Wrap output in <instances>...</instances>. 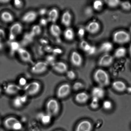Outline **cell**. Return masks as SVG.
Masks as SVG:
<instances>
[{
    "label": "cell",
    "mask_w": 131,
    "mask_h": 131,
    "mask_svg": "<svg viewBox=\"0 0 131 131\" xmlns=\"http://www.w3.org/2000/svg\"><path fill=\"white\" fill-rule=\"evenodd\" d=\"M93 78L95 81L100 86H106L110 84V76L103 69H99L96 70L94 74Z\"/></svg>",
    "instance_id": "1"
},
{
    "label": "cell",
    "mask_w": 131,
    "mask_h": 131,
    "mask_svg": "<svg viewBox=\"0 0 131 131\" xmlns=\"http://www.w3.org/2000/svg\"><path fill=\"white\" fill-rule=\"evenodd\" d=\"M4 124L6 129L10 130L19 131L23 129V125L21 122L14 117H9L5 119Z\"/></svg>",
    "instance_id": "2"
},
{
    "label": "cell",
    "mask_w": 131,
    "mask_h": 131,
    "mask_svg": "<svg viewBox=\"0 0 131 131\" xmlns=\"http://www.w3.org/2000/svg\"><path fill=\"white\" fill-rule=\"evenodd\" d=\"M130 35L123 30L115 32L113 36V39L115 43L119 44H124L128 43L131 40Z\"/></svg>",
    "instance_id": "3"
},
{
    "label": "cell",
    "mask_w": 131,
    "mask_h": 131,
    "mask_svg": "<svg viewBox=\"0 0 131 131\" xmlns=\"http://www.w3.org/2000/svg\"><path fill=\"white\" fill-rule=\"evenodd\" d=\"M46 112L52 117L58 114L60 110V105L58 101L54 99H51L46 104Z\"/></svg>",
    "instance_id": "4"
},
{
    "label": "cell",
    "mask_w": 131,
    "mask_h": 131,
    "mask_svg": "<svg viewBox=\"0 0 131 131\" xmlns=\"http://www.w3.org/2000/svg\"><path fill=\"white\" fill-rule=\"evenodd\" d=\"M41 87V85L39 82L34 81L27 83L24 87V90L28 96H34L39 92Z\"/></svg>",
    "instance_id": "5"
},
{
    "label": "cell",
    "mask_w": 131,
    "mask_h": 131,
    "mask_svg": "<svg viewBox=\"0 0 131 131\" xmlns=\"http://www.w3.org/2000/svg\"><path fill=\"white\" fill-rule=\"evenodd\" d=\"M23 25L19 23H16L13 24L10 27L9 34V39L10 41H14L18 36L22 32Z\"/></svg>",
    "instance_id": "6"
},
{
    "label": "cell",
    "mask_w": 131,
    "mask_h": 131,
    "mask_svg": "<svg viewBox=\"0 0 131 131\" xmlns=\"http://www.w3.org/2000/svg\"><path fill=\"white\" fill-rule=\"evenodd\" d=\"M48 65L46 61H38L34 63L31 68V71L34 74H42L47 71Z\"/></svg>",
    "instance_id": "7"
},
{
    "label": "cell",
    "mask_w": 131,
    "mask_h": 131,
    "mask_svg": "<svg viewBox=\"0 0 131 131\" xmlns=\"http://www.w3.org/2000/svg\"><path fill=\"white\" fill-rule=\"evenodd\" d=\"M71 91V87L70 85L67 83H64L59 87L56 94L58 98L63 99L69 95Z\"/></svg>",
    "instance_id": "8"
},
{
    "label": "cell",
    "mask_w": 131,
    "mask_h": 131,
    "mask_svg": "<svg viewBox=\"0 0 131 131\" xmlns=\"http://www.w3.org/2000/svg\"><path fill=\"white\" fill-rule=\"evenodd\" d=\"M17 52L19 57L23 62L32 64L34 63L30 52L26 49L20 47Z\"/></svg>",
    "instance_id": "9"
},
{
    "label": "cell",
    "mask_w": 131,
    "mask_h": 131,
    "mask_svg": "<svg viewBox=\"0 0 131 131\" xmlns=\"http://www.w3.org/2000/svg\"><path fill=\"white\" fill-rule=\"evenodd\" d=\"M28 96L25 94L16 96L13 100V105L16 108L22 107L28 101Z\"/></svg>",
    "instance_id": "10"
},
{
    "label": "cell",
    "mask_w": 131,
    "mask_h": 131,
    "mask_svg": "<svg viewBox=\"0 0 131 131\" xmlns=\"http://www.w3.org/2000/svg\"><path fill=\"white\" fill-rule=\"evenodd\" d=\"M21 90V87L19 85L10 83L6 85L4 87L5 93L9 95L16 94Z\"/></svg>",
    "instance_id": "11"
},
{
    "label": "cell",
    "mask_w": 131,
    "mask_h": 131,
    "mask_svg": "<svg viewBox=\"0 0 131 131\" xmlns=\"http://www.w3.org/2000/svg\"><path fill=\"white\" fill-rule=\"evenodd\" d=\"M114 60V56L108 53H106L99 60V65L102 67H108L113 63Z\"/></svg>",
    "instance_id": "12"
},
{
    "label": "cell",
    "mask_w": 131,
    "mask_h": 131,
    "mask_svg": "<svg viewBox=\"0 0 131 131\" xmlns=\"http://www.w3.org/2000/svg\"><path fill=\"white\" fill-rule=\"evenodd\" d=\"M51 66L54 70L60 74L67 72L68 71L67 65L62 61H56Z\"/></svg>",
    "instance_id": "13"
},
{
    "label": "cell",
    "mask_w": 131,
    "mask_h": 131,
    "mask_svg": "<svg viewBox=\"0 0 131 131\" xmlns=\"http://www.w3.org/2000/svg\"><path fill=\"white\" fill-rule=\"evenodd\" d=\"M38 15V13L35 11H28L23 15L22 18V20L24 23L27 24L32 23L36 20Z\"/></svg>",
    "instance_id": "14"
},
{
    "label": "cell",
    "mask_w": 131,
    "mask_h": 131,
    "mask_svg": "<svg viewBox=\"0 0 131 131\" xmlns=\"http://www.w3.org/2000/svg\"><path fill=\"white\" fill-rule=\"evenodd\" d=\"M92 125L89 121L84 120L80 122L75 128V131H92Z\"/></svg>",
    "instance_id": "15"
},
{
    "label": "cell",
    "mask_w": 131,
    "mask_h": 131,
    "mask_svg": "<svg viewBox=\"0 0 131 131\" xmlns=\"http://www.w3.org/2000/svg\"><path fill=\"white\" fill-rule=\"evenodd\" d=\"M70 59L72 64L76 67L81 66L83 63V60L82 56L76 51L72 52Z\"/></svg>",
    "instance_id": "16"
},
{
    "label": "cell",
    "mask_w": 131,
    "mask_h": 131,
    "mask_svg": "<svg viewBox=\"0 0 131 131\" xmlns=\"http://www.w3.org/2000/svg\"><path fill=\"white\" fill-rule=\"evenodd\" d=\"M101 26L96 21L91 22L86 26L85 30L88 32L92 34H96L100 30Z\"/></svg>",
    "instance_id": "17"
},
{
    "label": "cell",
    "mask_w": 131,
    "mask_h": 131,
    "mask_svg": "<svg viewBox=\"0 0 131 131\" xmlns=\"http://www.w3.org/2000/svg\"><path fill=\"white\" fill-rule=\"evenodd\" d=\"M47 19L49 22L52 24H56L58 20L59 15L58 10L56 8H53L48 11Z\"/></svg>",
    "instance_id": "18"
},
{
    "label": "cell",
    "mask_w": 131,
    "mask_h": 131,
    "mask_svg": "<svg viewBox=\"0 0 131 131\" xmlns=\"http://www.w3.org/2000/svg\"><path fill=\"white\" fill-rule=\"evenodd\" d=\"M92 97L100 100L103 98L105 95V91L103 87L99 86L94 87L92 91Z\"/></svg>",
    "instance_id": "19"
},
{
    "label": "cell",
    "mask_w": 131,
    "mask_h": 131,
    "mask_svg": "<svg viewBox=\"0 0 131 131\" xmlns=\"http://www.w3.org/2000/svg\"><path fill=\"white\" fill-rule=\"evenodd\" d=\"M72 20V15L70 13L69 11H66L61 17V24L66 27H69L71 24Z\"/></svg>",
    "instance_id": "20"
},
{
    "label": "cell",
    "mask_w": 131,
    "mask_h": 131,
    "mask_svg": "<svg viewBox=\"0 0 131 131\" xmlns=\"http://www.w3.org/2000/svg\"><path fill=\"white\" fill-rule=\"evenodd\" d=\"M113 88L117 92H122L126 90L127 87L125 83L122 81H115L112 83Z\"/></svg>",
    "instance_id": "21"
},
{
    "label": "cell",
    "mask_w": 131,
    "mask_h": 131,
    "mask_svg": "<svg viewBox=\"0 0 131 131\" xmlns=\"http://www.w3.org/2000/svg\"><path fill=\"white\" fill-rule=\"evenodd\" d=\"M51 35L56 38H59L61 34V27L56 24H52L50 28Z\"/></svg>",
    "instance_id": "22"
},
{
    "label": "cell",
    "mask_w": 131,
    "mask_h": 131,
    "mask_svg": "<svg viewBox=\"0 0 131 131\" xmlns=\"http://www.w3.org/2000/svg\"><path fill=\"white\" fill-rule=\"evenodd\" d=\"M89 99L88 95L85 92H81L77 94L75 96V100L78 103L83 104L88 101Z\"/></svg>",
    "instance_id": "23"
},
{
    "label": "cell",
    "mask_w": 131,
    "mask_h": 131,
    "mask_svg": "<svg viewBox=\"0 0 131 131\" xmlns=\"http://www.w3.org/2000/svg\"><path fill=\"white\" fill-rule=\"evenodd\" d=\"M52 116L47 113H41L38 115V119L42 124L47 125L49 124L52 120Z\"/></svg>",
    "instance_id": "24"
},
{
    "label": "cell",
    "mask_w": 131,
    "mask_h": 131,
    "mask_svg": "<svg viewBox=\"0 0 131 131\" xmlns=\"http://www.w3.org/2000/svg\"><path fill=\"white\" fill-rule=\"evenodd\" d=\"M1 18L3 21L6 23L12 22L14 20L13 15L11 13L7 11H4L1 13Z\"/></svg>",
    "instance_id": "25"
},
{
    "label": "cell",
    "mask_w": 131,
    "mask_h": 131,
    "mask_svg": "<svg viewBox=\"0 0 131 131\" xmlns=\"http://www.w3.org/2000/svg\"><path fill=\"white\" fill-rule=\"evenodd\" d=\"M113 46L112 43L110 42H105L101 45L100 47V50L105 54L108 53L112 50Z\"/></svg>",
    "instance_id": "26"
},
{
    "label": "cell",
    "mask_w": 131,
    "mask_h": 131,
    "mask_svg": "<svg viewBox=\"0 0 131 131\" xmlns=\"http://www.w3.org/2000/svg\"><path fill=\"white\" fill-rule=\"evenodd\" d=\"M65 38L68 41H72L74 39V30L71 28H67L64 32Z\"/></svg>",
    "instance_id": "27"
},
{
    "label": "cell",
    "mask_w": 131,
    "mask_h": 131,
    "mask_svg": "<svg viewBox=\"0 0 131 131\" xmlns=\"http://www.w3.org/2000/svg\"><path fill=\"white\" fill-rule=\"evenodd\" d=\"M126 52V49L125 47H119L115 51L114 53V57L118 59L122 58L125 56Z\"/></svg>",
    "instance_id": "28"
},
{
    "label": "cell",
    "mask_w": 131,
    "mask_h": 131,
    "mask_svg": "<svg viewBox=\"0 0 131 131\" xmlns=\"http://www.w3.org/2000/svg\"><path fill=\"white\" fill-rule=\"evenodd\" d=\"M41 28L40 26L36 25L32 27L30 33L32 36L34 37L39 35L41 34Z\"/></svg>",
    "instance_id": "29"
},
{
    "label": "cell",
    "mask_w": 131,
    "mask_h": 131,
    "mask_svg": "<svg viewBox=\"0 0 131 131\" xmlns=\"http://www.w3.org/2000/svg\"><path fill=\"white\" fill-rule=\"evenodd\" d=\"M20 47V45L17 42L15 41L11 42L10 44V51L12 53H14L15 52H17L19 49Z\"/></svg>",
    "instance_id": "30"
},
{
    "label": "cell",
    "mask_w": 131,
    "mask_h": 131,
    "mask_svg": "<svg viewBox=\"0 0 131 131\" xmlns=\"http://www.w3.org/2000/svg\"><path fill=\"white\" fill-rule=\"evenodd\" d=\"M91 47V45L85 41H82L80 43L81 48L83 51L86 52H88L89 50Z\"/></svg>",
    "instance_id": "31"
},
{
    "label": "cell",
    "mask_w": 131,
    "mask_h": 131,
    "mask_svg": "<svg viewBox=\"0 0 131 131\" xmlns=\"http://www.w3.org/2000/svg\"><path fill=\"white\" fill-rule=\"evenodd\" d=\"M106 3L109 7L115 8L120 4V1L118 0H109L106 1Z\"/></svg>",
    "instance_id": "32"
},
{
    "label": "cell",
    "mask_w": 131,
    "mask_h": 131,
    "mask_svg": "<svg viewBox=\"0 0 131 131\" xmlns=\"http://www.w3.org/2000/svg\"><path fill=\"white\" fill-rule=\"evenodd\" d=\"M103 6V3L101 1H95L93 2V8L96 11H99L102 9Z\"/></svg>",
    "instance_id": "33"
},
{
    "label": "cell",
    "mask_w": 131,
    "mask_h": 131,
    "mask_svg": "<svg viewBox=\"0 0 131 131\" xmlns=\"http://www.w3.org/2000/svg\"><path fill=\"white\" fill-rule=\"evenodd\" d=\"M103 107L106 110H110L112 108L113 104L110 100H106L103 101L102 104Z\"/></svg>",
    "instance_id": "34"
},
{
    "label": "cell",
    "mask_w": 131,
    "mask_h": 131,
    "mask_svg": "<svg viewBox=\"0 0 131 131\" xmlns=\"http://www.w3.org/2000/svg\"><path fill=\"white\" fill-rule=\"evenodd\" d=\"M120 5L122 8L125 11H129L131 9V4L129 1H125L121 2Z\"/></svg>",
    "instance_id": "35"
},
{
    "label": "cell",
    "mask_w": 131,
    "mask_h": 131,
    "mask_svg": "<svg viewBox=\"0 0 131 131\" xmlns=\"http://www.w3.org/2000/svg\"><path fill=\"white\" fill-rule=\"evenodd\" d=\"M100 100L94 97H92L90 103V106L92 109H96L99 106Z\"/></svg>",
    "instance_id": "36"
},
{
    "label": "cell",
    "mask_w": 131,
    "mask_h": 131,
    "mask_svg": "<svg viewBox=\"0 0 131 131\" xmlns=\"http://www.w3.org/2000/svg\"><path fill=\"white\" fill-rule=\"evenodd\" d=\"M48 63V64L52 65L56 61V57L54 55H49L46 58L45 61Z\"/></svg>",
    "instance_id": "37"
},
{
    "label": "cell",
    "mask_w": 131,
    "mask_h": 131,
    "mask_svg": "<svg viewBox=\"0 0 131 131\" xmlns=\"http://www.w3.org/2000/svg\"><path fill=\"white\" fill-rule=\"evenodd\" d=\"M34 37L32 36V35L30 34V32L29 33H27L24 36V42L26 43H29L31 42L32 40Z\"/></svg>",
    "instance_id": "38"
},
{
    "label": "cell",
    "mask_w": 131,
    "mask_h": 131,
    "mask_svg": "<svg viewBox=\"0 0 131 131\" xmlns=\"http://www.w3.org/2000/svg\"><path fill=\"white\" fill-rule=\"evenodd\" d=\"M83 87V84L81 82H77L73 84V88L74 90L78 91L82 89Z\"/></svg>",
    "instance_id": "39"
},
{
    "label": "cell",
    "mask_w": 131,
    "mask_h": 131,
    "mask_svg": "<svg viewBox=\"0 0 131 131\" xmlns=\"http://www.w3.org/2000/svg\"><path fill=\"white\" fill-rule=\"evenodd\" d=\"M67 75L70 79H73L75 78L76 74L75 72L73 70L68 71L67 72Z\"/></svg>",
    "instance_id": "40"
},
{
    "label": "cell",
    "mask_w": 131,
    "mask_h": 131,
    "mask_svg": "<svg viewBox=\"0 0 131 131\" xmlns=\"http://www.w3.org/2000/svg\"><path fill=\"white\" fill-rule=\"evenodd\" d=\"M14 6L17 8H21L23 6V1L20 0H15L14 1Z\"/></svg>",
    "instance_id": "41"
},
{
    "label": "cell",
    "mask_w": 131,
    "mask_h": 131,
    "mask_svg": "<svg viewBox=\"0 0 131 131\" xmlns=\"http://www.w3.org/2000/svg\"><path fill=\"white\" fill-rule=\"evenodd\" d=\"M49 22L48 19L46 18H42L40 20V24L41 26H45L47 25V24Z\"/></svg>",
    "instance_id": "42"
},
{
    "label": "cell",
    "mask_w": 131,
    "mask_h": 131,
    "mask_svg": "<svg viewBox=\"0 0 131 131\" xmlns=\"http://www.w3.org/2000/svg\"><path fill=\"white\" fill-rule=\"evenodd\" d=\"M6 37V32L2 28H0V41H2L5 39Z\"/></svg>",
    "instance_id": "43"
},
{
    "label": "cell",
    "mask_w": 131,
    "mask_h": 131,
    "mask_svg": "<svg viewBox=\"0 0 131 131\" xmlns=\"http://www.w3.org/2000/svg\"><path fill=\"white\" fill-rule=\"evenodd\" d=\"M19 85L21 87V86H25L27 84V81L26 79L25 78H20L19 80Z\"/></svg>",
    "instance_id": "44"
},
{
    "label": "cell",
    "mask_w": 131,
    "mask_h": 131,
    "mask_svg": "<svg viewBox=\"0 0 131 131\" xmlns=\"http://www.w3.org/2000/svg\"><path fill=\"white\" fill-rule=\"evenodd\" d=\"M96 51V48L94 46H91L89 50L87 52L89 54L92 55L94 54Z\"/></svg>",
    "instance_id": "45"
},
{
    "label": "cell",
    "mask_w": 131,
    "mask_h": 131,
    "mask_svg": "<svg viewBox=\"0 0 131 131\" xmlns=\"http://www.w3.org/2000/svg\"><path fill=\"white\" fill-rule=\"evenodd\" d=\"M85 33V30L83 28H80L78 31V36L80 38H82L83 36Z\"/></svg>",
    "instance_id": "46"
},
{
    "label": "cell",
    "mask_w": 131,
    "mask_h": 131,
    "mask_svg": "<svg viewBox=\"0 0 131 131\" xmlns=\"http://www.w3.org/2000/svg\"><path fill=\"white\" fill-rule=\"evenodd\" d=\"M48 11H47V9L45 8L41 9L39 10L38 14L41 16H44L46 14H48Z\"/></svg>",
    "instance_id": "47"
},
{
    "label": "cell",
    "mask_w": 131,
    "mask_h": 131,
    "mask_svg": "<svg viewBox=\"0 0 131 131\" xmlns=\"http://www.w3.org/2000/svg\"><path fill=\"white\" fill-rule=\"evenodd\" d=\"M53 52L54 54H59L62 53V51L60 48H57L53 50Z\"/></svg>",
    "instance_id": "48"
},
{
    "label": "cell",
    "mask_w": 131,
    "mask_h": 131,
    "mask_svg": "<svg viewBox=\"0 0 131 131\" xmlns=\"http://www.w3.org/2000/svg\"><path fill=\"white\" fill-rule=\"evenodd\" d=\"M10 1L9 0H0V3L2 4H6L8 3Z\"/></svg>",
    "instance_id": "49"
},
{
    "label": "cell",
    "mask_w": 131,
    "mask_h": 131,
    "mask_svg": "<svg viewBox=\"0 0 131 131\" xmlns=\"http://www.w3.org/2000/svg\"><path fill=\"white\" fill-rule=\"evenodd\" d=\"M3 46L2 43V41H0V51L2 50L3 48Z\"/></svg>",
    "instance_id": "50"
},
{
    "label": "cell",
    "mask_w": 131,
    "mask_h": 131,
    "mask_svg": "<svg viewBox=\"0 0 131 131\" xmlns=\"http://www.w3.org/2000/svg\"><path fill=\"white\" fill-rule=\"evenodd\" d=\"M126 90L129 93H131V87H127Z\"/></svg>",
    "instance_id": "51"
},
{
    "label": "cell",
    "mask_w": 131,
    "mask_h": 131,
    "mask_svg": "<svg viewBox=\"0 0 131 131\" xmlns=\"http://www.w3.org/2000/svg\"><path fill=\"white\" fill-rule=\"evenodd\" d=\"M129 55H130V56L131 57V44L130 45V46H129Z\"/></svg>",
    "instance_id": "52"
},
{
    "label": "cell",
    "mask_w": 131,
    "mask_h": 131,
    "mask_svg": "<svg viewBox=\"0 0 131 131\" xmlns=\"http://www.w3.org/2000/svg\"><path fill=\"white\" fill-rule=\"evenodd\" d=\"M1 92H2V89L1 88V87H0V94H1Z\"/></svg>",
    "instance_id": "53"
},
{
    "label": "cell",
    "mask_w": 131,
    "mask_h": 131,
    "mask_svg": "<svg viewBox=\"0 0 131 131\" xmlns=\"http://www.w3.org/2000/svg\"><path fill=\"white\" fill-rule=\"evenodd\" d=\"M129 31H130V33H131V26L130 27V28H129Z\"/></svg>",
    "instance_id": "54"
},
{
    "label": "cell",
    "mask_w": 131,
    "mask_h": 131,
    "mask_svg": "<svg viewBox=\"0 0 131 131\" xmlns=\"http://www.w3.org/2000/svg\"><path fill=\"white\" fill-rule=\"evenodd\" d=\"M1 119H0V124H1Z\"/></svg>",
    "instance_id": "55"
},
{
    "label": "cell",
    "mask_w": 131,
    "mask_h": 131,
    "mask_svg": "<svg viewBox=\"0 0 131 131\" xmlns=\"http://www.w3.org/2000/svg\"><path fill=\"white\" fill-rule=\"evenodd\" d=\"M57 131H63L61 130H57Z\"/></svg>",
    "instance_id": "56"
}]
</instances>
